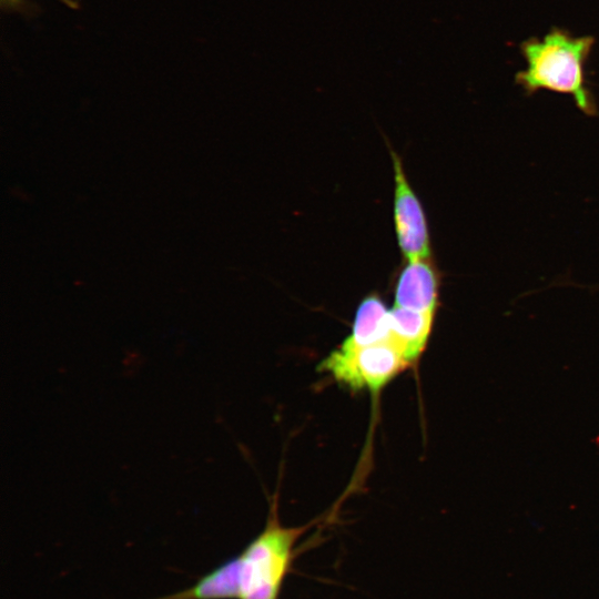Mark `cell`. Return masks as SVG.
Segmentation results:
<instances>
[{
  "instance_id": "obj_1",
  "label": "cell",
  "mask_w": 599,
  "mask_h": 599,
  "mask_svg": "<svg viewBox=\"0 0 599 599\" xmlns=\"http://www.w3.org/2000/svg\"><path fill=\"white\" fill-rule=\"evenodd\" d=\"M595 42L592 35L573 37L557 27L541 40L531 37L520 43L527 68L516 73L515 82L526 95L539 90L570 94L581 112L596 116L598 104L586 79V63Z\"/></svg>"
},
{
  "instance_id": "obj_2",
  "label": "cell",
  "mask_w": 599,
  "mask_h": 599,
  "mask_svg": "<svg viewBox=\"0 0 599 599\" xmlns=\"http://www.w3.org/2000/svg\"><path fill=\"white\" fill-rule=\"evenodd\" d=\"M306 527L283 526L276 507L264 530L238 555V599H277L293 561L294 546Z\"/></svg>"
},
{
  "instance_id": "obj_3",
  "label": "cell",
  "mask_w": 599,
  "mask_h": 599,
  "mask_svg": "<svg viewBox=\"0 0 599 599\" xmlns=\"http://www.w3.org/2000/svg\"><path fill=\"white\" fill-rule=\"evenodd\" d=\"M410 365L403 347L390 337L362 346L342 343L318 369L353 392L376 393Z\"/></svg>"
},
{
  "instance_id": "obj_4",
  "label": "cell",
  "mask_w": 599,
  "mask_h": 599,
  "mask_svg": "<svg viewBox=\"0 0 599 599\" xmlns=\"http://www.w3.org/2000/svg\"><path fill=\"white\" fill-rule=\"evenodd\" d=\"M395 173L394 219L399 247L408 262L430 258L429 235L422 205L392 151Z\"/></svg>"
},
{
  "instance_id": "obj_5",
  "label": "cell",
  "mask_w": 599,
  "mask_h": 599,
  "mask_svg": "<svg viewBox=\"0 0 599 599\" xmlns=\"http://www.w3.org/2000/svg\"><path fill=\"white\" fill-rule=\"evenodd\" d=\"M439 280L429 258L409 262L395 288V306L436 311Z\"/></svg>"
},
{
  "instance_id": "obj_6",
  "label": "cell",
  "mask_w": 599,
  "mask_h": 599,
  "mask_svg": "<svg viewBox=\"0 0 599 599\" xmlns=\"http://www.w3.org/2000/svg\"><path fill=\"white\" fill-rule=\"evenodd\" d=\"M436 311H417L394 306L389 309L390 337L405 351L414 364L425 349L434 325Z\"/></svg>"
},
{
  "instance_id": "obj_7",
  "label": "cell",
  "mask_w": 599,
  "mask_h": 599,
  "mask_svg": "<svg viewBox=\"0 0 599 599\" xmlns=\"http://www.w3.org/2000/svg\"><path fill=\"white\" fill-rule=\"evenodd\" d=\"M238 564L235 557L200 578L192 587L155 599H238Z\"/></svg>"
},
{
  "instance_id": "obj_8",
  "label": "cell",
  "mask_w": 599,
  "mask_h": 599,
  "mask_svg": "<svg viewBox=\"0 0 599 599\" xmlns=\"http://www.w3.org/2000/svg\"><path fill=\"white\" fill-rule=\"evenodd\" d=\"M390 338L389 309L376 295L367 296L358 306L346 345L362 346Z\"/></svg>"
},
{
  "instance_id": "obj_9",
  "label": "cell",
  "mask_w": 599,
  "mask_h": 599,
  "mask_svg": "<svg viewBox=\"0 0 599 599\" xmlns=\"http://www.w3.org/2000/svg\"><path fill=\"white\" fill-rule=\"evenodd\" d=\"M3 9L20 11L26 9V0H0ZM71 9H77L75 0H58Z\"/></svg>"
}]
</instances>
